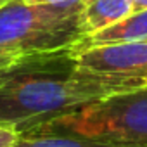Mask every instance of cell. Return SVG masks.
Masks as SVG:
<instances>
[{
  "instance_id": "cell-1",
  "label": "cell",
  "mask_w": 147,
  "mask_h": 147,
  "mask_svg": "<svg viewBox=\"0 0 147 147\" xmlns=\"http://www.w3.org/2000/svg\"><path fill=\"white\" fill-rule=\"evenodd\" d=\"M135 90H140L135 83L78 71L71 50L31 54L0 78V123L24 133L87 104Z\"/></svg>"
},
{
  "instance_id": "cell-2",
  "label": "cell",
  "mask_w": 147,
  "mask_h": 147,
  "mask_svg": "<svg viewBox=\"0 0 147 147\" xmlns=\"http://www.w3.org/2000/svg\"><path fill=\"white\" fill-rule=\"evenodd\" d=\"M35 130L147 147V87L87 104Z\"/></svg>"
},
{
  "instance_id": "cell-3",
  "label": "cell",
  "mask_w": 147,
  "mask_h": 147,
  "mask_svg": "<svg viewBox=\"0 0 147 147\" xmlns=\"http://www.w3.org/2000/svg\"><path fill=\"white\" fill-rule=\"evenodd\" d=\"M82 38L80 12L9 0L0 5V49L21 54L71 50Z\"/></svg>"
},
{
  "instance_id": "cell-4",
  "label": "cell",
  "mask_w": 147,
  "mask_h": 147,
  "mask_svg": "<svg viewBox=\"0 0 147 147\" xmlns=\"http://www.w3.org/2000/svg\"><path fill=\"white\" fill-rule=\"evenodd\" d=\"M71 55L78 71L147 87V42L99 45Z\"/></svg>"
},
{
  "instance_id": "cell-5",
  "label": "cell",
  "mask_w": 147,
  "mask_h": 147,
  "mask_svg": "<svg viewBox=\"0 0 147 147\" xmlns=\"http://www.w3.org/2000/svg\"><path fill=\"white\" fill-rule=\"evenodd\" d=\"M131 42H147V9L135 11L126 18L119 19L118 23L80 38L71 47V52H78L99 45L131 43Z\"/></svg>"
},
{
  "instance_id": "cell-6",
  "label": "cell",
  "mask_w": 147,
  "mask_h": 147,
  "mask_svg": "<svg viewBox=\"0 0 147 147\" xmlns=\"http://www.w3.org/2000/svg\"><path fill=\"white\" fill-rule=\"evenodd\" d=\"M131 12V0H85L80 11L82 38L118 23Z\"/></svg>"
},
{
  "instance_id": "cell-7",
  "label": "cell",
  "mask_w": 147,
  "mask_h": 147,
  "mask_svg": "<svg viewBox=\"0 0 147 147\" xmlns=\"http://www.w3.org/2000/svg\"><path fill=\"white\" fill-rule=\"evenodd\" d=\"M16 147H130L113 142H102L97 138L69 135V133H52V131H24L19 133Z\"/></svg>"
},
{
  "instance_id": "cell-8",
  "label": "cell",
  "mask_w": 147,
  "mask_h": 147,
  "mask_svg": "<svg viewBox=\"0 0 147 147\" xmlns=\"http://www.w3.org/2000/svg\"><path fill=\"white\" fill-rule=\"evenodd\" d=\"M28 55H31V54H21V52H14V50L0 49V78H4L5 75L12 73Z\"/></svg>"
},
{
  "instance_id": "cell-9",
  "label": "cell",
  "mask_w": 147,
  "mask_h": 147,
  "mask_svg": "<svg viewBox=\"0 0 147 147\" xmlns=\"http://www.w3.org/2000/svg\"><path fill=\"white\" fill-rule=\"evenodd\" d=\"M23 2L30 4V5H49V7H55V9H62V11L80 12L85 0H23Z\"/></svg>"
},
{
  "instance_id": "cell-10",
  "label": "cell",
  "mask_w": 147,
  "mask_h": 147,
  "mask_svg": "<svg viewBox=\"0 0 147 147\" xmlns=\"http://www.w3.org/2000/svg\"><path fill=\"white\" fill-rule=\"evenodd\" d=\"M18 138H19V133L12 126L0 123V147H16Z\"/></svg>"
},
{
  "instance_id": "cell-11",
  "label": "cell",
  "mask_w": 147,
  "mask_h": 147,
  "mask_svg": "<svg viewBox=\"0 0 147 147\" xmlns=\"http://www.w3.org/2000/svg\"><path fill=\"white\" fill-rule=\"evenodd\" d=\"M133 5V12L135 11H145L147 9V0H131Z\"/></svg>"
},
{
  "instance_id": "cell-12",
  "label": "cell",
  "mask_w": 147,
  "mask_h": 147,
  "mask_svg": "<svg viewBox=\"0 0 147 147\" xmlns=\"http://www.w3.org/2000/svg\"><path fill=\"white\" fill-rule=\"evenodd\" d=\"M9 0H0V5H4V4H7Z\"/></svg>"
}]
</instances>
